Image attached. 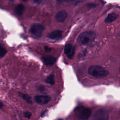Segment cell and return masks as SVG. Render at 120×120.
Masks as SVG:
<instances>
[{"label":"cell","instance_id":"7c38bea8","mask_svg":"<svg viewBox=\"0 0 120 120\" xmlns=\"http://www.w3.org/2000/svg\"><path fill=\"white\" fill-rule=\"evenodd\" d=\"M24 10V7L22 4H19L16 6L15 8V12L18 16H21Z\"/></svg>","mask_w":120,"mask_h":120},{"label":"cell","instance_id":"603a6c76","mask_svg":"<svg viewBox=\"0 0 120 120\" xmlns=\"http://www.w3.org/2000/svg\"></svg>","mask_w":120,"mask_h":120},{"label":"cell","instance_id":"3957f363","mask_svg":"<svg viewBox=\"0 0 120 120\" xmlns=\"http://www.w3.org/2000/svg\"><path fill=\"white\" fill-rule=\"evenodd\" d=\"M77 118L82 120H87L90 117L91 113V109L84 106H79L76 108L74 111Z\"/></svg>","mask_w":120,"mask_h":120},{"label":"cell","instance_id":"9a60e30c","mask_svg":"<svg viewBox=\"0 0 120 120\" xmlns=\"http://www.w3.org/2000/svg\"><path fill=\"white\" fill-rule=\"evenodd\" d=\"M7 51L0 44V58L3 57L7 53Z\"/></svg>","mask_w":120,"mask_h":120},{"label":"cell","instance_id":"5bb4252c","mask_svg":"<svg viewBox=\"0 0 120 120\" xmlns=\"http://www.w3.org/2000/svg\"><path fill=\"white\" fill-rule=\"evenodd\" d=\"M19 95L24 100H25L28 103H29V104H32V100H31V98L30 97H29L27 95L24 94L23 93H19Z\"/></svg>","mask_w":120,"mask_h":120},{"label":"cell","instance_id":"6da1fadb","mask_svg":"<svg viewBox=\"0 0 120 120\" xmlns=\"http://www.w3.org/2000/svg\"><path fill=\"white\" fill-rule=\"evenodd\" d=\"M96 37L95 33L92 31H85L81 33L77 39V42L81 45H87L91 44Z\"/></svg>","mask_w":120,"mask_h":120},{"label":"cell","instance_id":"7a4b0ae2","mask_svg":"<svg viewBox=\"0 0 120 120\" xmlns=\"http://www.w3.org/2000/svg\"><path fill=\"white\" fill-rule=\"evenodd\" d=\"M88 73L96 78H102L107 76L109 74L108 70L99 65L90 66L88 70Z\"/></svg>","mask_w":120,"mask_h":120},{"label":"cell","instance_id":"d6986e66","mask_svg":"<svg viewBox=\"0 0 120 120\" xmlns=\"http://www.w3.org/2000/svg\"><path fill=\"white\" fill-rule=\"evenodd\" d=\"M42 0H33L34 2L36 3H37V4H39L41 2Z\"/></svg>","mask_w":120,"mask_h":120},{"label":"cell","instance_id":"8992f818","mask_svg":"<svg viewBox=\"0 0 120 120\" xmlns=\"http://www.w3.org/2000/svg\"><path fill=\"white\" fill-rule=\"evenodd\" d=\"M51 100V98L48 95H37L34 97L35 101L39 105L47 104Z\"/></svg>","mask_w":120,"mask_h":120},{"label":"cell","instance_id":"ba28073f","mask_svg":"<svg viewBox=\"0 0 120 120\" xmlns=\"http://www.w3.org/2000/svg\"><path fill=\"white\" fill-rule=\"evenodd\" d=\"M68 15V12L65 10H62L59 11L55 15L54 18L56 22H62L66 20Z\"/></svg>","mask_w":120,"mask_h":120},{"label":"cell","instance_id":"8fae6325","mask_svg":"<svg viewBox=\"0 0 120 120\" xmlns=\"http://www.w3.org/2000/svg\"><path fill=\"white\" fill-rule=\"evenodd\" d=\"M118 15L115 13H112L107 16L105 20V22L106 23H110L115 21L118 17Z\"/></svg>","mask_w":120,"mask_h":120},{"label":"cell","instance_id":"277c9868","mask_svg":"<svg viewBox=\"0 0 120 120\" xmlns=\"http://www.w3.org/2000/svg\"><path fill=\"white\" fill-rule=\"evenodd\" d=\"M45 29V27L40 23H34L30 28V32L35 36L40 38L42 36L43 31Z\"/></svg>","mask_w":120,"mask_h":120},{"label":"cell","instance_id":"e0dca14e","mask_svg":"<svg viewBox=\"0 0 120 120\" xmlns=\"http://www.w3.org/2000/svg\"><path fill=\"white\" fill-rule=\"evenodd\" d=\"M74 0H57V3L59 4H60V3H62L63 2L71 1H74Z\"/></svg>","mask_w":120,"mask_h":120},{"label":"cell","instance_id":"2e32d148","mask_svg":"<svg viewBox=\"0 0 120 120\" xmlns=\"http://www.w3.org/2000/svg\"><path fill=\"white\" fill-rule=\"evenodd\" d=\"M24 116L25 117L28 119H30L31 116V113L29 112H25L24 113Z\"/></svg>","mask_w":120,"mask_h":120},{"label":"cell","instance_id":"7402d4cb","mask_svg":"<svg viewBox=\"0 0 120 120\" xmlns=\"http://www.w3.org/2000/svg\"><path fill=\"white\" fill-rule=\"evenodd\" d=\"M22 0V1H26L27 0Z\"/></svg>","mask_w":120,"mask_h":120},{"label":"cell","instance_id":"44dd1931","mask_svg":"<svg viewBox=\"0 0 120 120\" xmlns=\"http://www.w3.org/2000/svg\"><path fill=\"white\" fill-rule=\"evenodd\" d=\"M3 106H4L3 104L1 101H0V108H2Z\"/></svg>","mask_w":120,"mask_h":120},{"label":"cell","instance_id":"9c48e42d","mask_svg":"<svg viewBox=\"0 0 120 120\" xmlns=\"http://www.w3.org/2000/svg\"><path fill=\"white\" fill-rule=\"evenodd\" d=\"M62 31L61 30H56L48 33L47 35V38L51 39L57 40L62 37Z\"/></svg>","mask_w":120,"mask_h":120},{"label":"cell","instance_id":"5b68a950","mask_svg":"<svg viewBox=\"0 0 120 120\" xmlns=\"http://www.w3.org/2000/svg\"><path fill=\"white\" fill-rule=\"evenodd\" d=\"M92 118L96 120H107L109 119V113L106 110L100 109L94 113Z\"/></svg>","mask_w":120,"mask_h":120},{"label":"cell","instance_id":"ffe728a7","mask_svg":"<svg viewBox=\"0 0 120 120\" xmlns=\"http://www.w3.org/2000/svg\"><path fill=\"white\" fill-rule=\"evenodd\" d=\"M88 7H90L91 8H92L93 7H95L96 6V5L95 4H92V3H91V4H89L88 5Z\"/></svg>","mask_w":120,"mask_h":120},{"label":"cell","instance_id":"4fadbf2b","mask_svg":"<svg viewBox=\"0 0 120 120\" xmlns=\"http://www.w3.org/2000/svg\"><path fill=\"white\" fill-rule=\"evenodd\" d=\"M45 82L50 85H53L54 84V76L53 74H51L48 76L45 80Z\"/></svg>","mask_w":120,"mask_h":120},{"label":"cell","instance_id":"ac0fdd59","mask_svg":"<svg viewBox=\"0 0 120 120\" xmlns=\"http://www.w3.org/2000/svg\"><path fill=\"white\" fill-rule=\"evenodd\" d=\"M44 49H45V51L46 52H49L51 51L52 50V49L51 47H49L48 46H45L44 47Z\"/></svg>","mask_w":120,"mask_h":120},{"label":"cell","instance_id":"cb8c5ba5","mask_svg":"<svg viewBox=\"0 0 120 120\" xmlns=\"http://www.w3.org/2000/svg\"></svg>","mask_w":120,"mask_h":120},{"label":"cell","instance_id":"52a82bcc","mask_svg":"<svg viewBox=\"0 0 120 120\" xmlns=\"http://www.w3.org/2000/svg\"><path fill=\"white\" fill-rule=\"evenodd\" d=\"M64 52L68 58L72 59L75 53V48L74 46L71 44H67L65 46Z\"/></svg>","mask_w":120,"mask_h":120},{"label":"cell","instance_id":"30bf717a","mask_svg":"<svg viewBox=\"0 0 120 120\" xmlns=\"http://www.w3.org/2000/svg\"><path fill=\"white\" fill-rule=\"evenodd\" d=\"M42 61L44 62L45 64L46 65L48 66H51L56 61V58L53 56H46V57H44L42 58Z\"/></svg>","mask_w":120,"mask_h":120}]
</instances>
